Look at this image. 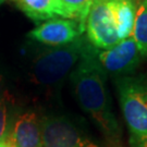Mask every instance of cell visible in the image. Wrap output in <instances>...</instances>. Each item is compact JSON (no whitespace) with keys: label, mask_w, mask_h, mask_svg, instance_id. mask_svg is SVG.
<instances>
[{"label":"cell","mask_w":147,"mask_h":147,"mask_svg":"<svg viewBox=\"0 0 147 147\" xmlns=\"http://www.w3.org/2000/svg\"><path fill=\"white\" fill-rule=\"evenodd\" d=\"M5 0H0V5H1V3H2V2H5Z\"/></svg>","instance_id":"obj_16"},{"label":"cell","mask_w":147,"mask_h":147,"mask_svg":"<svg viewBox=\"0 0 147 147\" xmlns=\"http://www.w3.org/2000/svg\"><path fill=\"white\" fill-rule=\"evenodd\" d=\"M107 74L97 58V49L87 42L70 80L81 109L93 120L111 146H119L121 129L112 110Z\"/></svg>","instance_id":"obj_1"},{"label":"cell","mask_w":147,"mask_h":147,"mask_svg":"<svg viewBox=\"0 0 147 147\" xmlns=\"http://www.w3.org/2000/svg\"><path fill=\"white\" fill-rule=\"evenodd\" d=\"M97 58L106 74L118 79L134 73L144 57L130 36L108 49H97Z\"/></svg>","instance_id":"obj_5"},{"label":"cell","mask_w":147,"mask_h":147,"mask_svg":"<svg viewBox=\"0 0 147 147\" xmlns=\"http://www.w3.org/2000/svg\"><path fill=\"white\" fill-rule=\"evenodd\" d=\"M10 125V99L8 93H5L0 98V143L5 140Z\"/></svg>","instance_id":"obj_13"},{"label":"cell","mask_w":147,"mask_h":147,"mask_svg":"<svg viewBox=\"0 0 147 147\" xmlns=\"http://www.w3.org/2000/svg\"><path fill=\"white\" fill-rule=\"evenodd\" d=\"M87 42L86 36L83 35L65 46L40 53L32 65L33 82L42 86L59 84L75 68Z\"/></svg>","instance_id":"obj_3"},{"label":"cell","mask_w":147,"mask_h":147,"mask_svg":"<svg viewBox=\"0 0 147 147\" xmlns=\"http://www.w3.org/2000/svg\"><path fill=\"white\" fill-rule=\"evenodd\" d=\"M132 37L144 58L147 59V0H138Z\"/></svg>","instance_id":"obj_11"},{"label":"cell","mask_w":147,"mask_h":147,"mask_svg":"<svg viewBox=\"0 0 147 147\" xmlns=\"http://www.w3.org/2000/svg\"><path fill=\"white\" fill-rule=\"evenodd\" d=\"M132 147H147V73L115 79Z\"/></svg>","instance_id":"obj_2"},{"label":"cell","mask_w":147,"mask_h":147,"mask_svg":"<svg viewBox=\"0 0 147 147\" xmlns=\"http://www.w3.org/2000/svg\"><path fill=\"white\" fill-rule=\"evenodd\" d=\"M116 23L119 39L132 36L137 3L135 0H107Z\"/></svg>","instance_id":"obj_9"},{"label":"cell","mask_w":147,"mask_h":147,"mask_svg":"<svg viewBox=\"0 0 147 147\" xmlns=\"http://www.w3.org/2000/svg\"><path fill=\"white\" fill-rule=\"evenodd\" d=\"M86 39L96 49H108L120 42L107 0H94L85 23Z\"/></svg>","instance_id":"obj_6"},{"label":"cell","mask_w":147,"mask_h":147,"mask_svg":"<svg viewBox=\"0 0 147 147\" xmlns=\"http://www.w3.org/2000/svg\"><path fill=\"white\" fill-rule=\"evenodd\" d=\"M42 147H100L67 116L42 119Z\"/></svg>","instance_id":"obj_4"},{"label":"cell","mask_w":147,"mask_h":147,"mask_svg":"<svg viewBox=\"0 0 147 147\" xmlns=\"http://www.w3.org/2000/svg\"><path fill=\"white\" fill-rule=\"evenodd\" d=\"M64 19L79 21L85 27L86 16L94 0H57Z\"/></svg>","instance_id":"obj_12"},{"label":"cell","mask_w":147,"mask_h":147,"mask_svg":"<svg viewBox=\"0 0 147 147\" xmlns=\"http://www.w3.org/2000/svg\"><path fill=\"white\" fill-rule=\"evenodd\" d=\"M3 86H5V81H3V76L0 74V98L2 97V95L5 94V92L3 90Z\"/></svg>","instance_id":"obj_14"},{"label":"cell","mask_w":147,"mask_h":147,"mask_svg":"<svg viewBox=\"0 0 147 147\" xmlns=\"http://www.w3.org/2000/svg\"><path fill=\"white\" fill-rule=\"evenodd\" d=\"M16 7L34 22H44L63 18V12L57 0H13Z\"/></svg>","instance_id":"obj_10"},{"label":"cell","mask_w":147,"mask_h":147,"mask_svg":"<svg viewBox=\"0 0 147 147\" xmlns=\"http://www.w3.org/2000/svg\"><path fill=\"white\" fill-rule=\"evenodd\" d=\"M8 147H42V120L34 111H26L11 123L5 140Z\"/></svg>","instance_id":"obj_8"},{"label":"cell","mask_w":147,"mask_h":147,"mask_svg":"<svg viewBox=\"0 0 147 147\" xmlns=\"http://www.w3.org/2000/svg\"><path fill=\"white\" fill-rule=\"evenodd\" d=\"M85 27L76 20L55 18L39 23L31 32L27 37L44 45L51 47H61L73 42L83 36Z\"/></svg>","instance_id":"obj_7"},{"label":"cell","mask_w":147,"mask_h":147,"mask_svg":"<svg viewBox=\"0 0 147 147\" xmlns=\"http://www.w3.org/2000/svg\"><path fill=\"white\" fill-rule=\"evenodd\" d=\"M0 147H8V145L5 144V142L3 141L2 143H0Z\"/></svg>","instance_id":"obj_15"}]
</instances>
